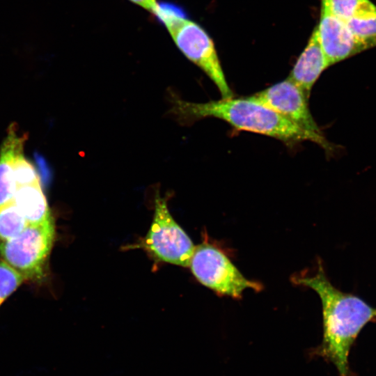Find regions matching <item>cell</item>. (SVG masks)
<instances>
[{
  "label": "cell",
  "mask_w": 376,
  "mask_h": 376,
  "mask_svg": "<svg viewBox=\"0 0 376 376\" xmlns=\"http://www.w3.org/2000/svg\"><path fill=\"white\" fill-rule=\"evenodd\" d=\"M274 111L311 132L322 134L308 105V96L288 77L253 95Z\"/></svg>",
  "instance_id": "obj_7"
},
{
  "label": "cell",
  "mask_w": 376,
  "mask_h": 376,
  "mask_svg": "<svg viewBox=\"0 0 376 376\" xmlns=\"http://www.w3.org/2000/svg\"><path fill=\"white\" fill-rule=\"evenodd\" d=\"M132 2L140 6L144 9L155 13L159 7V3L156 0H130Z\"/></svg>",
  "instance_id": "obj_16"
},
{
  "label": "cell",
  "mask_w": 376,
  "mask_h": 376,
  "mask_svg": "<svg viewBox=\"0 0 376 376\" xmlns=\"http://www.w3.org/2000/svg\"><path fill=\"white\" fill-rule=\"evenodd\" d=\"M159 6L155 15L166 27L178 49L207 75L222 98L233 96L213 40L207 32L186 18L178 8L167 3Z\"/></svg>",
  "instance_id": "obj_3"
},
{
  "label": "cell",
  "mask_w": 376,
  "mask_h": 376,
  "mask_svg": "<svg viewBox=\"0 0 376 376\" xmlns=\"http://www.w3.org/2000/svg\"><path fill=\"white\" fill-rule=\"evenodd\" d=\"M14 177L17 188L40 182L36 169L24 157L23 152L19 153L15 159Z\"/></svg>",
  "instance_id": "obj_15"
},
{
  "label": "cell",
  "mask_w": 376,
  "mask_h": 376,
  "mask_svg": "<svg viewBox=\"0 0 376 376\" xmlns=\"http://www.w3.org/2000/svg\"><path fill=\"white\" fill-rule=\"evenodd\" d=\"M292 280L315 290L321 300L323 340L313 352L332 362L340 376H347L350 347L362 327L376 317V308L336 289L328 280L320 263L314 275H295Z\"/></svg>",
  "instance_id": "obj_2"
},
{
  "label": "cell",
  "mask_w": 376,
  "mask_h": 376,
  "mask_svg": "<svg viewBox=\"0 0 376 376\" xmlns=\"http://www.w3.org/2000/svg\"><path fill=\"white\" fill-rule=\"evenodd\" d=\"M24 281L18 273L0 260V306Z\"/></svg>",
  "instance_id": "obj_14"
},
{
  "label": "cell",
  "mask_w": 376,
  "mask_h": 376,
  "mask_svg": "<svg viewBox=\"0 0 376 376\" xmlns=\"http://www.w3.org/2000/svg\"><path fill=\"white\" fill-rule=\"evenodd\" d=\"M26 135H19L15 124L10 125L0 148V207L13 201L17 186L14 162L23 152Z\"/></svg>",
  "instance_id": "obj_11"
},
{
  "label": "cell",
  "mask_w": 376,
  "mask_h": 376,
  "mask_svg": "<svg viewBox=\"0 0 376 376\" xmlns=\"http://www.w3.org/2000/svg\"><path fill=\"white\" fill-rule=\"evenodd\" d=\"M142 246L157 260L189 267L195 246L171 216L166 200L157 194L150 228Z\"/></svg>",
  "instance_id": "obj_6"
},
{
  "label": "cell",
  "mask_w": 376,
  "mask_h": 376,
  "mask_svg": "<svg viewBox=\"0 0 376 376\" xmlns=\"http://www.w3.org/2000/svg\"><path fill=\"white\" fill-rule=\"evenodd\" d=\"M189 267L200 283L219 295L239 299L246 288L262 289L260 283L246 279L221 250L207 243L195 246Z\"/></svg>",
  "instance_id": "obj_5"
},
{
  "label": "cell",
  "mask_w": 376,
  "mask_h": 376,
  "mask_svg": "<svg viewBox=\"0 0 376 376\" xmlns=\"http://www.w3.org/2000/svg\"><path fill=\"white\" fill-rule=\"evenodd\" d=\"M335 15L358 40L376 46V6L370 0H330Z\"/></svg>",
  "instance_id": "obj_9"
},
{
  "label": "cell",
  "mask_w": 376,
  "mask_h": 376,
  "mask_svg": "<svg viewBox=\"0 0 376 376\" xmlns=\"http://www.w3.org/2000/svg\"><path fill=\"white\" fill-rule=\"evenodd\" d=\"M173 113L184 123L204 118L220 119L239 131L259 134L277 139L289 148L306 141L319 145L327 155L335 154L336 147L322 134L305 130L286 119L253 95H233L206 102L173 100Z\"/></svg>",
  "instance_id": "obj_1"
},
{
  "label": "cell",
  "mask_w": 376,
  "mask_h": 376,
  "mask_svg": "<svg viewBox=\"0 0 376 376\" xmlns=\"http://www.w3.org/2000/svg\"><path fill=\"white\" fill-rule=\"evenodd\" d=\"M14 201L0 207V242L19 234L28 225Z\"/></svg>",
  "instance_id": "obj_13"
},
{
  "label": "cell",
  "mask_w": 376,
  "mask_h": 376,
  "mask_svg": "<svg viewBox=\"0 0 376 376\" xmlns=\"http://www.w3.org/2000/svg\"><path fill=\"white\" fill-rule=\"evenodd\" d=\"M56 236L53 218L28 224L17 235L0 242L1 260L24 281H39L45 277Z\"/></svg>",
  "instance_id": "obj_4"
},
{
  "label": "cell",
  "mask_w": 376,
  "mask_h": 376,
  "mask_svg": "<svg viewBox=\"0 0 376 376\" xmlns=\"http://www.w3.org/2000/svg\"><path fill=\"white\" fill-rule=\"evenodd\" d=\"M317 27L329 66L370 48L349 31L334 13L330 0H321L320 17Z\"/></svg>",
  "instance_id": "obj_8"
},
{
  "label": "cell",
  "mask_w": 376,
  "mask_h": 376,
  "mask_svg": "<svg viewBox=\"0 0 376 376\" xmlns=\"http://www.w3.org/2000/svg\"><path fill=\"white\" fill-rule=\"evenodd\" d=\"M13 201L29 224H36L52 219L40 183L18 187Z\"/></svg>",
  "instance_id": "obj_12"
},
{
  "label": "cell",
  "mask_w": 376,
  "mask_h": 376,
  "mask_svg": "<svg viewBox=\"0 0 376 376\" xmlns=\"http://www.w3.org/2000/svg\"><path fill=\"white\" fill-rule=\"evenodd\" d=\"M329 65L322 50L317 26L302 53L291 70L288 78L310 97L312 88Z\"/></svg>",
  "instance_id": "obj_10"
}]
</instances>
